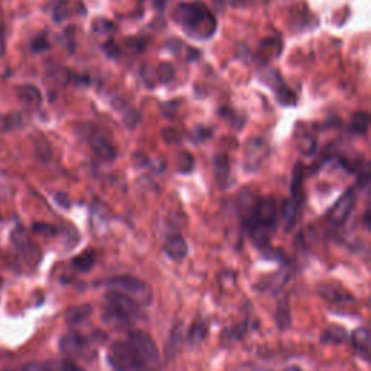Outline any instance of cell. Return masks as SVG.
I'll return each instance as SVG.
<instances>
[{
	"mask_svg": "<svg viewBox=\"0 0 371 371\" xmlns=\"http://www.w3.org/2000/svg\"><path fill=\"white\" fill-rule=\"evenodd\" d=\"M173 19L194 40H209L216 32V19L203 3H180L174 9Z\"/></svg>",
	"mask_w": 371,
	"mask_h": 371,
	"instance_id": "obj_1",
	"label": "cell"
},
{
	"mask_svg": "<svg viewBox=\"0 0 371 371\" xmlns=\"http://www.w3.org/2000/svg\"><path fill=\"white\" fill-rule=\"evenodd\" d=\"M104 285L111 290L119 292L131 299L136 300L139 305L147 306L152 300V290L145 281L132 276H116L104 281Z\"/></svg>",
	"mask_w": 371,
	"mask_h": 371,
	"instance_id": "obj_2",
	"label": "cell"
},
{
	"mask_svg": "<svg viewBox=\"0 0 371 371\" xmlns=\"http://www.w3.org/2000/svg\"><path fill=\"white\" fill-rule=\"evenodd\" d=\"M109 361L116 371H152L141 361L128 341L113 342L109 349Z\"/></svg>",
	"mask_w": 371,
	"mask_h": 371,
	"instance_id": "obj_3",
	"label": "cell"
},
{
	"mask_svg": "<svg viewBox=\"0 0 371 371\" xmlns=\"http://www.w3.org/2000/svg\"><path fill=\"white\" fill-rule=\"evenodd\" d=\"M127 341L134 348V351L141 358V361L144 363V365L148 370H152V367L158 364L160 354H158V348H157L155 342L151 340L150 335H147L145 332H141V331H131L128 333Z\"/></svg>",
	"mask_w": 371,
	"mask_h": 371,
	"instance_id": "obj_4",
	"label": "cell"
},
{
	"mask_svg": "<svg viewBox=\"0 0 371 371\" xmlns=\"http://www.w3.org/2000/svg\"><path fill=\"white\" fill-rule=\"evenodd\" d=\"M269 155V145L262 138H251L244 147V167L246 171H257Z\"/></svg>",
	"mask_w": 371,
	"mask_h": 371,
	"instance_id": "obj_5",
	"label": "cell"
},
{
	"mask_svg": "<svg viewBox=\"0 0 371 371\" xmlns=\"http://www.w3.org/2000/svg\"><path fill=\"white\" fill-rule=\"evenodd\" d=\"M356 191L354 189H348L342 196L337 200V203L333 205V207L329 210V221L335 225L344 223L348 216L351 215L352 209L356 205Z\"/></svg>",
	"mask_w": 371,
	"mask_h": 371,
	"instance_id": "obj_6",
	"label": "cell"
},
{
	"mask_svg": "<svg viewBox=\"0 0 371 371\" xmlns=\"http://www.w3.org/2000/svg\"><path fill=\"white\" fill-rule=\"evenodd\" d=\"M106 300H108V303L116 306L122 312H125L127 315H129L134 321L136 319V317L141 316V306L143 305H139L136 300L131 299L129 296H125L119 292L111 290L108 294H106Z\"/></svg>",
	"mask_w": 371,
	"mask_h": 371,
	"instance_id": "obj_7",
	"label": "cell"
},
{
	"mask_svg": "<svg viewBox=\"0 0 371 371\" xmlns=\"http://www.w3.org/2000/svg\"><path fill=\"white\" fill-rule=\"evenodd\" d=\"M103 322L115 329H127L132 325L134 319L125 312H122L116 306L108 303V306L103 310Z\"/></svg>",
	"mask_w": 371,
	"mask_h": 371,
	"instance_id": "obj_8",
	"label": "cell"
},
{
	"mask_svg": "<svg viewBox=\"0 0 371 371\" xmlns=\"http://www.w3.org/2000/svg\"><path fill=\"white\" fill-rule=\"evenodd\" d=\"M351 341L352 347L357 351V354L368 361L370 354H371V335L367 328H357L351 335Z\"/></svg>",
	"mask_w": 371,
	"mask_h": 371,
	"instance_id": "obj_9",
	"label": "cell"
},
{
	"mask_svg": "<svg viewBox=\"0 0 371 371\" xmlns=\"http://www.w3.org/2000/svg\"><path fill=\"white\" fill-rule=\"evenodd\" d=\"M164 253L174 261H182L187 255V244L182 235H170L164 242Z\"/></svg>",
	"mask_w": 371,
	"mask_h": 371,
	"instance_id": "obj_10",
	"label": "cell"
},
{
	"mask_svg": "<svg viewBox=\"0 0 371 371\" xmlns=\"http://www.w3.org/2000/svg\"><path fill=\"white\" fill-rule=\"evenodd\" d=\"M90 145L96 155H99L104 161H112L116 157V148L108 138L103 135H93L90 138Z\"/></svg>",
	"mask_w": 371,
	"mask_h": 371,
	"instance_id": "obj_11",
	"label": "cell"
},
{
	"mask_svg": "<svg viewBox=\"0 0 371 371\" xmlns=\"http://www.w3.org/2000/svg\"><path fill=\"white\" fill-rule=\"evenodd\" d=\"M292 200L300 207V203H302L303 199V166L302 164H296L293 174H292Z\"/></svg>",
	"mask_w": 371,
	"mask_h": 371,
	"instance_id": "obj_12",
	"label": "cell"
},
{
	"mask_svg": "<svg viewBox=\"0 0 371 371\" xmlns=\"http://www.w3.org/2000/svg\"><path fill=\"white\" fill-rule=\"evenodd\" d=\"M319 294L331 303H342L348 302V300H352L351 294L347 293L344 289L331 285H322L319 287Z\"/></svg>",
	"mask_w": 371,
	"mask_h": 371,
	"instance_id": "obj_13",
	"label": "cell"
},
{
	"mask_svg": "<svg viewBox=\"0 0 371 371\" xmlns=\"http://www.w3.org/2000/svg\"><path fill=\"white\" fill-rule=\"evenodd\" d=\"M215 174L216 180L222 189H226L231 184V168H229V161L226 155H218L215 158Z\"/></svg>",
	"mask_w": 371,
	"mask_h": 371,
	"instance_id": "obj_14",
	"label": "cell"
},
{
	"mask_svg": "<svg viewBox=\"0 0 371 371\" xmlns=\"http://www.w3.org/2000/svg\"><path fill=\"white\" fill-rule=\"evenodd\" d=\"M17 97H19L22 103H25L26 106H32V108H35V106H40L42 100L41 92L32 84L21 86L19 89H17Z\"/></svg>",
	"mask_w": 371,
	"mask_h": 371,
	"instance_id": "obj_15",
	"label": "cell"
},
{
	"mask_svg": "<svg viewBox=\"0 0 371 371\" xmlns=\"http://www.w3.org/2000/svg\"><path fill=\"white\" fill-rule=\"evenodd\" d=\"M297 210H299V206L292 199L283 200L281 207H280V215H281L283 223H285L286 231H289V229L294 226V222L297 218Z\"/></svg>",
	"mask_w": 371,
	"mask_h": 371,
	"instance_id": "obj_16",
	"label": "cell"
},
{
	"mask_svg": "<svg viewBox=\"0 0 371 371\" xmlns=\"http://www.w3.org/2000/svg\"><path fill=\"white\" fill-rule=\"evenodd\" d=\"M61 349L67 354H73V352H77L83 348L84 340L77 333H68L65 337L61 338Z\"/></svg>",
	"mask_w": 371,
	"mask_h": 371,
	"instance_id": "obj_17",
	"label": "cell"
},
{
	"mask_svg": "<svg viewBox=\"0 0 371 371\" xmlns=\"http://www.w3.org/2000/svg\"><path fill=\"white\" fill-rule=\"evenodd\" d=\"M347 340V332L341 326H329L324 331L321 341L324 344L332 342V344H342Z\"/></svg>",
	"mask_w": 371,
	"mask_h": 371,
	"instance_id": "obj_18",
	"label": "cell"
},
{
	"mask_svg": "<svg viewBox=\"0 0 371 371\" xmlns=\"http://www.w3.org/2000/svg\"><path fill=\"white\" fill-rule=\"evenodd\" d=\"M370 127V116L365 112H356L351 119V129L356 134H365Z\"/></svg>",
	"mask_w": 371,
	"mask_h": 371,
	"instance_id": "obj_19",
	"label": "cell"
},
{
	"mask_svg": "<svg viewBox=\"0 0 371 371\" xmlns=\"http://www.w3.org/2000/svg\"><path fill=\"white\" fill-rule=\"evenodd\" d=\"M72 15V5H70V0H58L56 2L54 8H52V17H54L56 22H63L67 17Z\"/></svg>",
	"mask_w": 371,
	"mask_h": 371,
	"instance_id": "obj_20",
	"label": "cell"
},
{
	"mask_svg": "<svg viewBox=\"0 0 371 371\" xmlns=\"http://www.w3.org/2000/svg\"><path fill=\"white\" fill-rule=\"evenodd\" d=\"M95 260L96 258L92 251H86L73 260V266L79 271H89L95 266Z\"/></svg>",
	"mask_w": 371,
	"mask_h": 371,
	"instance_id": "obj_21",
	"label": "cell"
},
{
	"mask_svg": "<svg viewBox=\"0 0 371 371\" xmlns=\"http://www.w3.org/2000/svg\"><path fill=\"white\" fill-rule=\"evenodd\" d=\"M90 313H92V308L87 306V305L72 308L67 312V321H68V324H79V322L84 321Z\"/></svg>",
	"mask_w": 371,
	"mask_h": 371,
	"instance_id": "obj_22",
	"label": "cell"
},
{
	"mask_svg": "<svg viewBox=\"0 0 371 371\" xmlns=\"http://www.w3.org/2000/svg\"><path fill=\"white\" fill-rule=\"evenodd\" d=\"M290 309L287 305V300H283L277 308V324L281 329H287L290 326Z\"/></svg>",
	"mask_w": 371,
	"mask_h": 371,
	"instance_id": "obj_23",
	"label": "cell"
},
{
	"mask_svg": "<svg viewBox=\"0 0 371 371\" xmlns=\"http://www.w3.org/2000/svg\"><path fill=\"white\" fill-rule=\"evenodd\" d=\"M297 148L305 155H312L316 150V139L309 134H303L297 139Z\"/></svg>",
	"mask_w": 371,
	"mask_h": 371,
	"instance_id": "obj_24",
	"label": "cell"
},
{
	"mask_svg": "<svg viewBox=\"0 0 371 371\" xmlns=\"http://www.w3.org/2000/svg\"><path fill=\"white\" fill-rule=\"evenodd\" d=\"M276 92V96H277V100L283 104V106H294L297 103V97L296 95L289 89V87L285 86H281L278 87Z\"/></svg>",
	"mask_w": 371,
	"mask_h": 371,
	"instance_id": "obj_25",
	"label": "cell"
},
{
	"mask_svg": "<svg viewBox=\"0 0 371 371\" xmlns=\"http://www.w3.org/2000/svg\"><path fill=\"white\" fill-rule=\"evenodd\" d=\"M174 67L170 64V63H163L158 65V68L155 70V76H157V80L163 83V84H167L170 83L173 79H174Z\"/></svg>",
	"mask_w": 371,
	"mask_h": 371,
	"instance_id": "obj_26",
	"label": "cell"
},
{
	"mask_svg": "<svg viewBox=\"0 0 371 371\" xmlns=\"http://www.w3.org/2000/svg\"><path fill=\"white\" fill-rule=\"evenodd\" d=\"M207 335V328L203 324H194L189 331V341L190 344L202 342Z\"/></svg>",
	"mask_w": 371,
	"mask_h": 371,
	"instance_id": "obj_27",
	"label": "cell"
},
{
	"mask_svg": "<svg viewBox=\"0 0 371 371\" xmlns=\"http://www.w3.org/2000/svg\"><path fill=\"white\" fill-rule=\"evenodd\" d=\"M92 31L97 35H109L115 32V26L111 21L103 19V17H99L92 25Z\"/></svg>",
	"mask_w": 371,
	"mask_h": 371,
	"instance_id": "obj_28",
	"label": "cell"
},
{
	"mask_svg": "<svg viewBox=\"0 0 371 371\" xmlns=\"http://www.w3.org/2000/svg\"><path fill=\"white\" fill-rule=\"evenodd\" d=\"M139 77H141V80L144 81V84L147 87H154L155 86L157 76H155V72H154V68L151 65L144 64L143 67H141V70H139Z\"/></svg>",
	"mask_w": 371,
	"mask_h": 371,
	"instance_id": "obj_29",
	"label": "cell"
},
{
	"mask_svg": "<svg viewBox=\"0 0 371 371\" xmlns=\"http://www.w3.org/2000/svg\"><path fill=\"white\" fill-rule=\"evenodd\" d=\"M177 163H179V171L180 173H190L194 167V160L190 152L182 151L177 157Z\"/></svg>",
	"mask_w": 371,
	"mask_h": 371,
	"instance_id": "obj_30",
	"label": "cell"
},
{
	"mask_svg": "<svg viewBox=\"0 0 371 371\" xmlns=\"http://www.w3.org/2000/svg\"><path fill=\"white\" fill-rule=\"evenodd\" d=\"M102 49L103 52L106 54V57H109V58H118L119 54H120V49H119V45L109 40V41H106L103 45H102Z\"/></svg>",
	"mask_w": 371,
	"mask_h": 371,
	"instance_id": "obj_31",
	"label": "cell"
},
{
	"mask_svg": "<svg viewBox=\"0 0 371 371\" xmlns=\"http://www.w3.org/2000/svg\"><path fill=\"white\" fill-rule=\"evenodd\" d=\"M48 48H49V44H48V41L45 38V35H41V37L32 40V42H31V49L33 52H44Z\"/></svg>",
	"mask_w": 371,
	"mask_h": 371,
	"instance_id": "obj_32",
	"label": "cell"
},
{
	"mask_svg": "<svg viewBox=\"0 0 371 371\" xmlns=\"http://www.w3.org/2000/svg\"><path fill=\"white\" fill-rule=\"evenodd\" d=\"M207 136H210V131L209 129H205L202 127L199 128H194L190 134V139L193 141V143H202L203 139H206Z\"/></svg>",
	"mask_w": 371,
	"mask_h": 371,
	"instance_id": "obj_33",
	"label": "cell"
},
{
	"mask_svg": "<svg viewBox=\"0 0 371 371\" xmlns=\"http://www.w3.org/2000/svg\"><path fill=\"white\" fill-rule=\"evenodd\" d=\"M123 122H125V125H127L128 128L134 129L136 123L139 122V113H138L136 111H134V109L128 111V112L125 113V116H123Z\"/></svg>",
	"mask_w": 371,
	"mask_h": 371,
	"instance_id": "obj_34",
	"label": "cell"
},
{
	"mask_svg": "<svg viewBox=\"0 0 371 371\" xmlns=\"http://www.w3.org/2000/svg\"><path fill=\"white\" fill-rule=\"evenodd\" d=\"M164 48H166L167 51H170L171 54H179L180 49L183 48V42H182L180 40H177V38H171V40H168V41L164 44Z\"/></svg>",
	"mask_w": 371,
	"mask_h": 371,
	"instance_id": "obj_35",
	"label": "cell"
},
{
	"mask_svg": "<svg viewBox=\"0 0 371 371\" xmlns=\"http://www.w3.org/2000/svg\"><path fill=\"white\" fill-rule=\"evenodd\" d=\"M33 229H35V231H37V232L44 234V235H51V234H54V232H56V229L52 228L51 225H44V223H41V225L37 223V225L33 226Z\"/></svg>",
	"mask_w": 371,
	"mask_h": 371,
	"instance_id": "obj_36",
	"label": "cell"
},
{
	"mask_svg": "<svg viewBox=\"0 0 371 371\" xmlns=\"http://www.w3.org/2000/svg\"><path fill=\"white\" fill-rule=\"evenodd\" d=\"M22 371H48L47 367H44L42 364H38V363H31V364H26L24 367Z\"/></svg>",
	"mask_w": 371,
	"mask_h": 371,
	"instance_id": "obj_37",
	"label": "cell"
},
{
	"mask_svg": "<svg viewBox=\"0 0 371 371\" xmlns=\"http://www.w3.org/2000/svg\"><path fill=\"white\" fill-rule=\"evenodd\" d=\"M251 2L253 0H231V5L234 8H245V6H248Z\"/></svg>",
	"mask_w": 371,
	"mask_h": 371,
	"instance_id": "obj_38",
	"label": "cell"
},
{
	"mask_svg": "<svg viewBox=\"0 0 371 371\" xmlns=\"http://www.w3.org/2000/svg\"><path fill=\"white\" fill-rule=\"evenodd\" d=\"M286 371H302L299 367H289Z\"/></svg>",
	"mask_w": 371,
	"mask_h": 371,
	"instance_id": "obj_39",
	"label": "cell"
},
{
	"mask_svg": "<svg viewBox=\"0 0 371 371\" xmlns=\"http://www.w3.org/2000/svg\"><path fill=\"white\" fill-rule=\"evenodd\" d=\"M3 371H12V370H3Z\"/></svg>",
	"mask_w": 371,
	"mask_h": 371,
	"instance_id": "obj_40",
	"label": "cell"
}]
</instances>
